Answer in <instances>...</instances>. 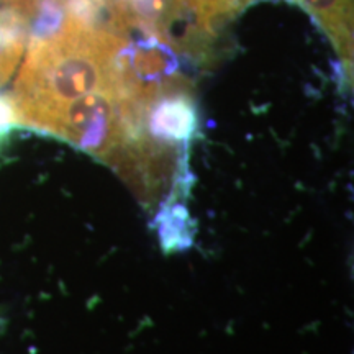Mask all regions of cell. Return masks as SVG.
<instances>
[{
    "label": "cell",
    "instance_id": "obj_3",
    "mask_svg": "<svg viewBox=\"0 0 354 354\" xmlns=\"http://www.w3.org/2000/svg\"><path fill=\"white\" fill-rule=\"evenodd\" d=\"M315 17L338 50L344 64L353 66V0H297Z\"/></svg>",
    "mask_w": 354,
    "mask_h": 354
},
{
    "label": "cell",
    "instance_id": "obj_4",
    "mask_svg": "<svg viewBox=\"0 0 354 354\" xmlns=\"http://www.w3.org/2000/svg\"><path fill=\"white\" fill-rule=\"evenodd\" d=\"M28 26L12 8H0V87L13 76L25 50Z\"/></svg>",
    "mask_w": 354,
    "mask_h": 354
},
{
    "label": "cell",
    "instance_id": "obj_5",
    "mask_svg": "<svg viewBox=\"0 0 354 354\" xmlns=\"http://www.w3.org/2000/svg\"><path fill=\"white\" fill-rule=\"evenodd\" d=\"M258 0H183L185 10L194 15L198 32L212 37L216 28Z\"/></svg>",
    "mask_w": 354,
    "mask_h": 354
},
{
    "label": "cell",
    "instance_id": "obj_1",
    "mask_svg": "<svg viewBox=\"0 0 354 354\" xmlns=\"http://www.w3.org/2000/svg\"><path fill=\"white\" fill-rule=\"evenodd\" d=\"M123 33L68 8L55 30L32 37L10 95L19 125L51 135L71 107L131 74Z\"/></svg>",
    "mask_w": 354,
    "mask_h": 354
},
{
    "label": "cell",
    "instance_id": "obj_7",
    "mask_svg": "<svg viewBox=\"0 0 354 354\" xmlns=\"http://www.w3.org/2000/svg\"><path fill=\"white\" fill-rule=\"evenodd\" d=\"M15 125H19V122H17L12 99L10 97L0 95V145L3 143V140L7 138V135Z\"/></svg>",
    "mask_w": 354,
    "mask_h": 354
},
{
    "label": "cell",
    "instance_id": "obj_6",
    "mask_svg": "<svg viewBox=\"0 0 354 354\" xmlns=\"http://www.w3.org/2000/svg\"><path fill=\"white\" fill-rule=\"evenodd\" d=\"M159 236L166 251L183 250L192 243L190 234V216L185 207L179 203L167 205L166 210L159 215Z\"/></svg>",
    "mask_w": 354,
    "mask_h": 354
},
{
    "label": "cell",
    "instance_id": "obj_2",
    "mask_svg": "<svg viewBox=\"0 0 354 354\" xmlns=\"http://www.w3.org/2000/svg\"><path fill=\"white\" fill-rule=\"evenodd\" d=\"M145 128L156 143L187 154L198 131V110L187 81L172 84L149 102Z\"/></svg>",
    "mask_w": 354,
    "mask_h": 354
}]
</instances>
